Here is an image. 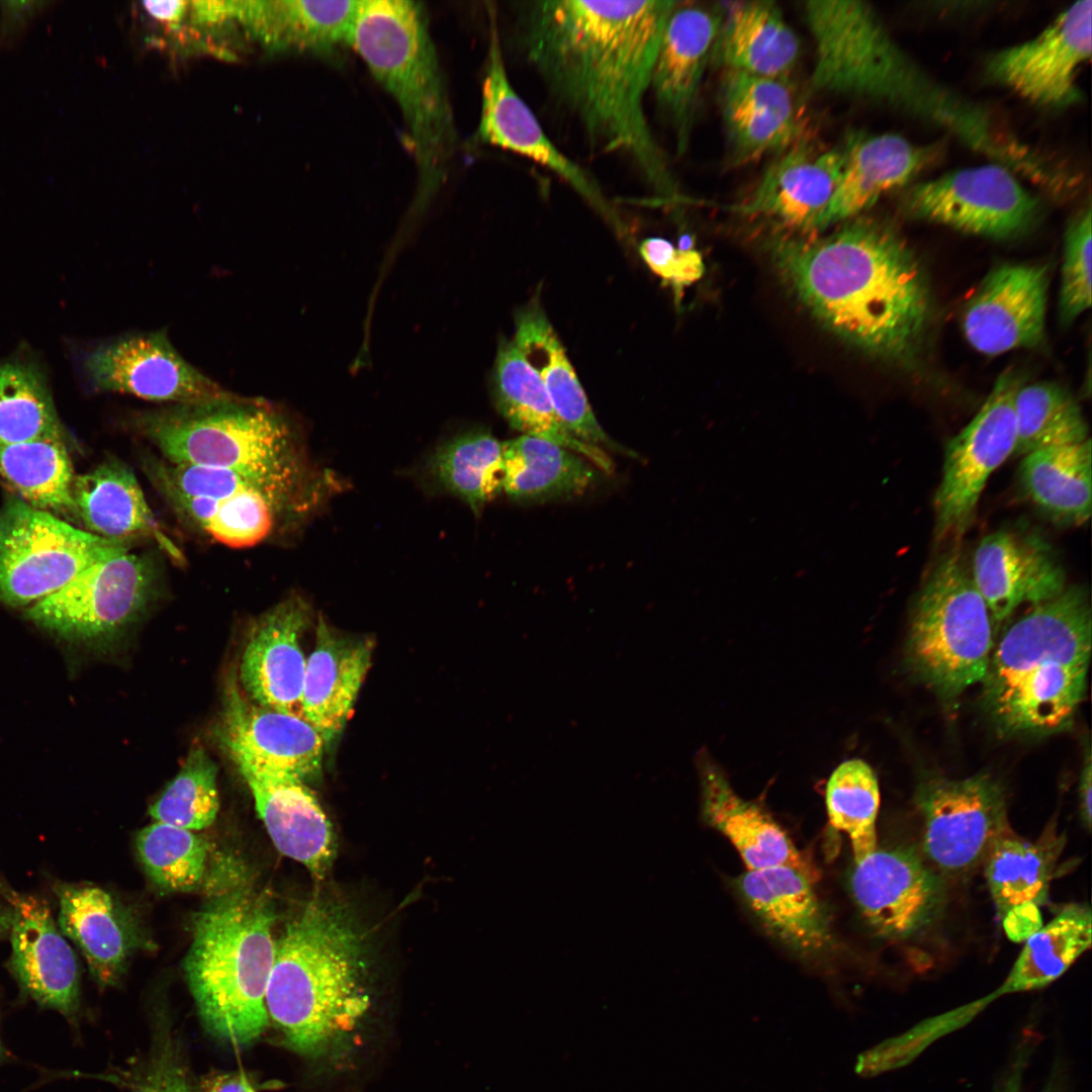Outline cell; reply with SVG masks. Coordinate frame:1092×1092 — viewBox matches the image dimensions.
I'll list each match as a JSON object with an SVG mask.
<instances>
[{"label":"cell","mask_w":1092,"mask_h":1092,"mask_svg":"<svg viewBox=\"0 0 1092 1092\" xmlns=\"http://www.w3.org/2000/svg\"><path fill=\"white\" fill-rule=\"evenodd\" d=\"M374 641L344 634L320 616L305 665L300 715L330 741L350 719L371 666Z\"/></svg>","instance_id":"30"},{"label":"cell","mask_w":1092,"mask_h":1092,"mask_svg":"<svg viewBox=\"0 0 1092 1092\" xmlns=\"http://www.w3.org/2000/svg\"><path fill=\"white\" fill-rule=\"evenodd\" d=\"M1028 1049H1021L1007 1070L1002 1081L996 1087L995 1092H1025L1023 1086V1072L1028 1060ZM1042 1092H1063L1060 1080L1051 1079Z\"/></svg>","instance_id":"54"},{"label":"cell","mask_w":1092,"mask_h":1092,"mask_svg":"<svg viewBox=\"0 0 1092 1092\" xmlns=\"http://www.w3.org/2000/svg\"><path fill=\"white\" fill-rule=\"evenodd\" d=\"M826 807L831 826L848 836L860 863L878 848L880 789L872 767L857 758L839 764L826 785Z\"/></svg>","instance_id":"45"},{"label":"cell","mask_w":1092,"mask_h":1092,"mask_svg":"<svg viewBox=\"0 0 1092 1092\" xmlns=\"http://www.w3.org/2000/svg\"><path fill=\"white\" fill-rule=\"evenodd\" d=\"M1016 442L1013 454L1030 452L1089 439L1088 426L1076 398L1050 381L1022 383L1014 400Z\"/></svg>","instance_id":"44"},{"label":"cell","mask_w":1092,"mask_h":1092,"mask_svg":"<svg viewBox=\"0 0 1092 1092\" xmlns=\"http://www.w3.org/2000/svg\"><path fill=\"white\" fill-rule=\"evenodd\" d=\"M54 891L61 932L81 950L100 986L115 984L124 970L129 934L112 897L91 884L56 883Z\"/></svg>","instance_id":"37"},{"label":"cell","mask_w":1092,"mask_h":1092,"mask_svg":"<svg viewBox=\"0 0 1092 1092\" xmlns=\"http://www.w3.org/2000/svg\"><path fill=\"white\" fill-rule=\"evenodd\" d=\"M906 210L964 233L1006 239L1026 232L1040 211L1038 199L998 163L947 172L913 185Z\"/></svg>","instance_id":"12"},{"label":"cell","mask_w":1092,"mask_h":1092,"mask_svg":"<svg viewBox=\"0 0 1092 1092\" xmlns=\"http://www.w3.org/2000/svg\"><path fill=\"white\" fill-rule=\"evenodd\" d=\"M363 937L341 905L314 897L275 939L265 1004L286 1042L316 1055L368 1010Z\"/></svg>","instance_id":"5"},{"label":"cell","mask_w":1092,"mask_h":1092,"mask_svg":"<svg viewBox=\"0 0 1092 1092\" xmlns=\"http://www.w3.org/2000/svg\"><path fill=\"white\" fill-rule=\"evenodd\" d=\"M1063 845L1053 830L1031 842L1009 828L994 841L984 860L985 876L1001 921L1040 912Z\"/></svg>","instance_id":"38"},{"label":"cell","mask_w":1092,"mask_h":1092,"mask_svg":"<svg viewBox=\"0 0 1092 1092\" xmlns=\"http://www.w3.org/2000/svg\"><path fill=\"white\" fill-rule=\"evenodd\" d=\"M696 764L704 820L728 838L746 871L787 866L816 879L787 832L759 805L738 796L707 752L698 753Z\"/></svg>","instance_id":"29"},{"label":"cell","mask_w":1092,"mask_h":1092,"mask_svg":"<svg viewBox=\"0 0 1092 1092\" xmlns=\"http://www.w3.org/2000/svg\"><path fill=\"white\" fill-rule=\"evenodd\" d=\"M154 583L151 560L122 552L83 569L28 608L26 617L67 640L95 641L135 618L148 603Z\"/></svg>","instance_id":"13"},{"label":"cell","mask_w":1092,"mask_h":1092,"mask_svg":"<svg viewBox=\"0 0 1092 1092\" xmlns=\"http://www.w3.org/2000/svg\"><path fill=\"white\" fill-rule=\"evenodd\" d=\"M712 8L677 2L670 13L653 66L650 91L671 127L677 154L687 150L705 69L721 26Z\"/></svg>","instance_id":"23"},{"label":"cell","mask_w":1092,"mask_h":1092,"mask_svg":"<svg viewBox=\"0 0 1092 1092\" xmlns=\"http://www.w3.org/2000/svg\"><path fill=\"white\" fill-rule=\"evenodd\" d=\"M840 177L822 231L855 217L929 164L931 149L896 133H855L842 147Z\"/></svg>","instance_id":"32"},{"label":"cell","mask_w":1092,"mask_h":1092,"mask_svg":"<svg viewBox=\"0 0 1092 1092\" xmlns=\"http://www.w3.org/2000/svg\"><path fill=\"white\" fill-rule=\"evenodd\" d=\"M310 622L308 604L291 596L254 623L240 665V679L250 700L300 715L306 660L299 640Z\"/></svg>","instance_id":"25"},{"label":"cell","mask_w":1092,"mask_h":1092,"mask_svg":"<svg viewBox=\"0 0 1092 1092\" xmlns=\"http://www.w3.org/2000/svg\"><path fill=\"white\" fill-rule=\"evenodd\" d=\"M144 464L145 471L157 489L168 488L189 496L217 500L240 491L257 489L243 476L229 469L171 463L156 457L146 459Z\"/></svg>","instance_id":"51"},{"label":"cell","mask_w":1092,"mask_h":1092,"mask_svg":"<svg viewBox=\"0 0 1092 1092\" xmlns=\"http://www.w3.org/2000/svg\"><path fill=\"white\" fill-rule=\"evenodd\" d=\"M62 437L48 387L32 367L0 365V445Z\"/></svg>","instance_id":"47"},{"label":"cell","mask_w":1092,"mask_h":1092,"mask_svg":"<svg viewBox=\"0 0 1092 1092\" xmlns=\"http://www.w3.org/2000/svg\"><path fill=\"white\" fill-rule=\"evenodd\" d=\"M1092 914L1087 905L1070 904L1026 940L1004 983L1002 996L1043 988L1063 976L1091 946Z\"/></svg>","instance_id":"41"},{"label":"cell","mask_w":1092,"mask_h":1092,"mask_svg":"<svg viewBox=\"0 0 1092 1092\" xmlns=\"http://www.w3.org/2000/svg\"><path fill=\"white\" fill-rule=\"evenodd\" d=\"M1003 372L972 421L945 447L941 480L933 498L936 543L961 538L971 526L990 475L1014 452V400L1023 383Z\"/></svg>","instance_id":"10"},{"label":"cell","mask_w":1092,"mask_h":1092,"mask_svg":"<svg viewBox=\"0 0 1092 1092\" xmlns=\"http://www.w3.org/2000/svg\"><path fill=\"white\" fill-rule=\"evenodd\" d=\"M130 424L166 461L240 474L283 523L308 518L343 486L333 471L312 465L290 421L261 397L146 410Z\"/></svg>","instance_id":"3"},{"label":"cell","mask_w":1092,"mask_h":1092,"mask_svg":"<svg viewBox=\"0 0 1092 1092\" xmlns=\"http://www.w3.org/2000/svg\"><path fill=\"white\" fill-rule=\"evenodd\" d=\"M804 12L815 46L811 92L891 106L946 130L986 158L1001 151L1003 123L986 106L925 71L870 4L808 1Z\"/></svg>","instance_id":"4"},{"label":"cell","mask_w":1092,"mask_h":1092,"mask_svg":"<svg viewBox=\"0 0 1092 1092\" xmlns=\"http://www.w3.org/2000/svg\"><path fill=\"white\" fill-rule=\"evenodd\" d=\"M842 164V148L821 150L800 138L779 153L746 202L735 209L802 236L818 234Z\"/></svg>","instance_id":"22"},{"label":"cell","mask_w":1092,"mask_h":1092,"mask_svg":"<svg viewBox=\"0 0 1092 1092\" xmlns=\"http://www.w3.org/2000/svg\"><path fill=\"white\" fill-rule=\"evenodd\" d=\"M146 10L155 18L167 21L176 22L181 19L185 13L188 3L185 1H146L143 3Z\"/></svg>","instance_id":"57"},{"label":"cell","mask_w":1092,"mask_h":1092,"mask_svg":"<svg viewBox=\"0 0 1092 1092\" xmlns=\"http://www.w3.org/2000/svg\"><path fill=\"white\" fill-rule=\"evenodd\" d=\"M994 622L961 551L953 547L924 577L910 612L907 665L944 699L982 682L994 649Z\"/></svg>","instance_id":"8"},{"label":"cell","mask_w":1092,"mask_h":1092,"mask_svg":"<svg viewBox=\"0 0 1092 1092\" xmlns=\"http://www.w3.org/2000/svg\"><path fill=\"white\" fill-rule=\"evenodd\" d=\"M503 491L525 503L581 494L601 471L581 455L530 435L503 442Z\"/></svg>","instance_id":"39"},{"label":"cell","mask_w":1092,"mask_h":1092,"mask_svg":"<svg viewBox=\"0 0 1092 1092\" xmlns=\"http://www.w3.org/2000/svg\"><path fill=\"white\" fill-rule=\"evenodd\" d=\"M154 1082L161 1092H190L186 1083L176 1074L163 1073Z\"/></svg>","instance_id":"58"},{"label":"cell","mask_w":1092,"mask_h":1092,"mask_svg":"<svg viewBox=\"0 0 1092 1092\" xmlns=\"http://www.w3.org/2000/svg\"><path fill=\"white\" fill-rule=\"evenodd\" d=\"M492 388L495 406L512 429L550 440L581 455L602 472L613 473V460L605 450L575 439L561 425L542 380L514 341L499 343Z\"/></svg>","instance_id":"36"},{"label":"cell","mask_w":1092,"mask_h":1092,"mask_svg":"<svg viewBox=\"0 0 1092 1092\" xmlns=\"http://www.w3.org/2000/svg\"><path fill=\"white\" fill-rule=\"evenodd\" d=\"M276 848L323 880L336 856L331 822L313 792L293 777L239 767Z\"/></svg>","instance_id":"26"},{"label":"cell","mask_w":1092,"mask_h":1092,"mask_svg":"<svg viewBox=\"0 0 1092 1092\" xmlns=\"http://www.w3.org/2000/svg\"><path fill=\"white\" fill-rule=\"evenodd\" d=\"M430 470L440 485L478 516L503 491V442L484 430L463 433L436 450Z\"/></svg>","instance_id":"43"},{"label":"cell","mask_w":1092,"mask_h":1092,"mask_svg":"<svg viewBox=\"0 0 1092 1092\" xmlns=\"http://www.w3.org/2000/svg\"><path fill=\"white\" fill-rule=\"evenodd\" d=\"M0 474L28 505L76 517L75 476L62 437L0 445Z\"/></svg>","instance_id":"42"},{"label":"cell","mask_w":1092,"mask_h":1092,"mask_svg":"<svg viewBox=\"0 0 1092 1092\" xmlns=\"http://www.w3.org/2000/svg\"><path fill=\"white\" fill-rule=\"evenodd\" d=\"M800 55L797 34L771 1L732 2L712 58L725 72L787 79Z\"/></svg>","instance_id":"34"},{"label":"cell","mask_w":1092,"mask_h":1092,"mask_svg":"<svg viewBox=\"0 0 1092 1092\" xmlns=\"http://www.w3.org/2000/svg\"><path fill=\"white\" fill-rule=\"evenodd\" d=\"M812 879L791 867L746 871L738 893L761 926L792 950L806 957L833 949L835 937Z\"/></svg>","instance_id":"28"},{"label":"cell","mask_w":1092,"mask_h":1092,"mask_svg":"<svg viewBox=\"0 0 1092 1092\" xmlns=\"http://www.w3.org/2000/svg\"><path fill=\"white\" fill-rule=\"evenodd\" d=\"M514 343L542 380L554 412L575 439L598 448L638 458L614 441L599 424L558 336L537 299L515 315Z\"/></svg>","instance_id":"31"},{"label":"cell","mask_w":1092,"mask_h":1092,"mask_svg":"<svg viewBox=\"0 0 1092 1092\" xmlns=\"http://www.w3.org/2000/svg\"><path fill=\"white\" fill-rule=\"evenodd\" d=\"M771 255L794 294L842 340L898 363L921 348L932 310L928 281L890 226L846 220L825 236L781 237Z\"/></svg>","instance_id":"2"},{"label":"cell","mask_w":1092,"mask_h":1092,"mask_svg":"<svg viewBox=\"0 0 1092 1092\" xmlns=\"http://www.w3.org/2000/svg\"><path fill=\"white\" fill-rule=\"evenodd\" d=\"M73 499L76 517L88 532L117 541L150 538L174 559L183 560L153 515L133 471L123 462L107 460L76 476Z\"/></svg>","instance_id":"33"},{"label":"cell","mask_w":1092,"mask_h":1092,"mask_svg":"<svg viewBox=\"0 0 1092 1092\" xmlns=\"http://www.w3.org/2000/svg\"><path fill=\"white\" fill-rule=\"evenodd\" d=\"M3 1057H4V1051H3V1048H2V1044H1V1041H0V1061L3 1059Z\"/></svg>","instance_id":"61"},{"label":"cell","mask_w":1092,"mask_h":1092,"mask_svg":"<svg viewBox=\"0 0 1092 1092\" xmlns=\"http://www.w3.org/2000/svg\"><path fill=\"white\" fill-rule=\"evenodd\" d=\"M358 5V0L237 1V18L269 49L330 56L349 46Z\"/></svg>","instance_id":"35"},{"label":"cell","mask_w":1092,"mask_h":1092,"mask_svg":"<svg viewBox=\"0 0 1092 1092\" xmlns=\"http://www.w3.org/2000/svg\"><path fill=\"white\" fill-rule=\"evenodd\" d=\"M488 43L481 110L474 140L521 155L551 171L616 231L624 224L597 179L550 140L529 105L513 87L506 69L496 8L487 6Z\"/></svg>","instance_id":"11"},{"label":"cell","mask_w":1092,"mask_h":1092,"mask_svg":"<svg viewBox=\"0 0 1092 1092\" xmlns=\"http://www.w3.org/2000/svg\"><path fill=\"white\" fill-rule=\"evenodd\" d=\"M1079 804L1080 817L1084 827H1091V803H1092V760L1091 750L1088 745L1079 780Z\"/></svg>","instance_id":"56"},{"label":"cell","mask_w":1092,"mask_h":1092,"mask_svg":"<svg viewBox=\"0 0 1092 1092\" xmlns=\"http://www.w3.org/2000/svg\"><path fill=\"white\" fill-rule=\"evenodd\" d=\"M278 520L270 502L251 488L220 499L203 532L229 547L247 548L266 539Z\"/></svg>","instance_id":"49"},{"label":"cell","mask_w":1092,"mask_h":1092,"mask_svg":"<svg viewBox=\"0 0 1092 1092\" xmlns=\"http://www.w3.org/2000/svg\"><path fill=\"white\" fill-rule=\"evenodd\" d=\"M18 498L0 512V601L28 606L53 595L89 565L129 550Z\"/></svg>","instance_id":"9"},{"label":"cell","mask_w":1092,"mask_h":1092,"mask_svg":"<svg viewBox=\"0 0 1092 1092\" xmlns=\"http://www.w3.org/2000/svg\"><path fill=\"white\" fill-rule=\"evenodd\" d=\"M1091 203L1071 220L1065 235L1061 270L1060 318L1073 323L1091 306Z\"/></svg>","instance_id":"50"},{"label":"cell","mask_w":1092,"mask_h":1092,"mask_svg":"<svg viewBox=\"0 0 1092 1092\" xmlns=\"http://www.w3.org/2000/svg\"><path fill=\"white\" fill-rule=\"evenodd\" d=\"M970 574L994 624L1021 605L1041 604L1067 587L1065 569L1050 543L1019 527L986 535L975 550Z\"/></svg>","instance_id":"20"},{"label":"cell","mask_w":1092,"mask_h":1092,"mask_svg":"<svg viewBox=\"0 0 1092 1092\" xmlns=\"http://www.w3.org/2000/svg\"><path fill=\"white\" fill-rule=\"evenodd\" d=\"M403 117L418 167L411 209L421 214L443 185L456 146L453 112L422 3L359 1L349 38Z\"/></svg>","instance_id":"6"},{"label":"cell","mask_w":1092,"mask_h":1092,"mask_svg":"<svg viewBox=\"0 0 1092 1092\" xmlns=\"http://www.w3.org/2000/svg\"><path fill=\"white\" fill-rule=\"evenodd\" d=\"M220 743L237 767L284 774L303 782L322 768L325 739L303 717L260 706L231 678Z\"/></svg>","instance_id":"18"},{"label":"cell","mask_w":1092,"mask_h":1092,"mask_svg":"<svg viewBox=\"0 0 1092 1092\" xmlns=\"http://www.w3.org/2000/svg\"><path fill=\"white\" fill-rule=\"evenodd\" d=\"M720 97L734 165L779 154L801 138L800 113L787 79L725 72Z\"/></svg>","instance_id":"27"},{"label":"cell","mask_w":1092,"mask_h":1092,"mask_svg":"<svg viewBox=\"0 0 1092 1092\" xmlns=\"http://www.w3.org/2000/svg\"><path fill=\"white\" fill-rule=\"evenodd\" d=\"M915 802L924 822V851L948 873L984 861L994 841L1010 828L1003 787L987 774L924 778Z\"/></svg>","instance_id":"14"},{"label":"cell","mask_w":1092,"mask_h":1092,"mask_svg":"<svg viewBox=\"0 0 1092 1092\" xmlns=\"http://www.w3.org/2000/svg\"><path fill=\"white\" fill-rule=\"evenodd\" d=\"M151 1084L152 1085H147V1086L142 1087V1089L139 1092H161L154 1081Z\"/></svg>","instance_id":"60"},{"label":"cell","mask_w":1092,"mask_h":1092,"mask_svg":"<svg viewBox=\"0 0 1092 1092\" xmlns=\"http://www.w3.org/2000/svg\"><path fill=\"white\" fill-rule=\"evenodd\" d=\"M90 384L101 391L171 404L237 396L187 362L164 331L135 332L97 345L84 360Z\"/></svg>","instance_id":"15"},{"label":"cell","mask_w":1092,"mask_h":1092,"mask_svg":"<svg viewBox=\"0 0 1092 1092\" xmlns=\"http://www.w3.org/2000/svg\"><path fill=\"white\" fill-rule=\"evenodd\" d=\"M1092 51V1H1078L1032 39L994 53L987 73L1027 101L1046 108L1078 103L1076 76Z\"/></svg>","instance_id":"16"},{"label":"cell","mask_w":1092,"mask_h":1092,"mask_svg":"<svg viewBox=\"0 0 1092 1092\" xmlns=\"http://www.w3.org/2000/svg\"><path fill=\"white\" fill-rule=\"evenodd\" d=\"M850 887L868 924L890 938H906L922 930L943 903L939 878L906 848H877L855 864Z\"/></svg>","instance_id":"19"},{"label":"cell","mask_w":1092,"mask_h":1092,"mask_svg":"<svg viewBox=\"0 0 1092 1092\" xmlns=\"http://www.w3.org/2000/svg\"><path fill=\"white\" fill-rule=\"evenodd\" d=\"M51 4V1H0V46L15 40Z\"/></svg>","instance_id":"53"},{"label":"cell","mask_w":1092,"mask_h":1092,"mask_svg":"<svg viewBox=\"0 0 1092 1092\" xmlns=\"http://www.w3.org/2000/svg\"><path fill=\"white\" fill-rule=\"evenodd\" d=\"M672 0L527 1L518 8L519 47L553 99L600 153L632 162L661 197L678 184L645 111Z\"/></svg>","instance_id":"1"},{"label":"cell","mask_w":1092,"mask_h":1092,"mask_svg":"<svg viewBox=\"0 0 1092 1092\" xmlns=\"http://www.w3.org/2000/svg\"><path fill=\"white\" fill-rule=\"evenodd\" d=\"M200 1092H256L242 1073H219L203 1080Z\"/></svg>","instance_id":"55"},{"label":"cell","mask_w":1092,"mask_h":1092,"mask_svg":"<svg viewBox=\"0 0 1092 1092\" xmlns=\"http://www.w3.org/2000/svg\"><path fill=\"white\" fill-rule=\"evenodd\" d=\"M136 849L147 875L160 889L185 893L201 886L209 851L201 835L154 822L139 832Z\"/></svg>","instance_id":"46"},{"label":"cell","mask_w":1092,"mask_h":1092,"mask_svg":"<svg viewBox=\"0 0 1092 1092\" xmlns=\"http://www.w3.org/2000/svg\"><path fill=\"white\" fill-rule=\"evenodd\" d=\"M217 766L202 747L193 748L176 778L150 807L155 822L187 830L210 826L217 815Z\"/></svg>","instance_id":"48"},{"label":"cell","mask_w":1092,"mask_h":1092,"mask_svg":"<svg viewBox=\"0 0 1092 1092\" xmlns=\"http://www.w3.org/2000/svg\"><path fill=\"white\" fill-rule=\"evenodd\" d=\"M275 913L268 900L235 885L195 913L184 972L208 1030L246 1045L269 1024L265 997L273 967Z\"/></svg>","instance_id":"7"},{"label":"cell","mask_w":1092,"mask_h":1092,"mask_svg":"<svg viewBox=\"0 0 1092 1092\" xmlns=\"http://www.w3.org/2000/svg\"><path fill=\"white\" fill-rule=\"evenodd\" d=\"M12 921V905L7 899L5 889L0 888V938L10 931Z\"/></svg>","instance_id":"59"},{"label":"cell","mask_w":1092,"mask_h":1092,"mask_svg":"<svg viewBox=\"0 0 1092 1092\" xmlns=\"http://www.w3.org/2000/svg\"><path fill=\"white\" fill-rule=\"evenodd\" d=\"M1089 663L1060 655L1029 658L982 682L983 708L1002 736L1062 731L1084 698Z\"/></svg>","instance_id":"17"},{"label":"cell","mask_w":1092,"mask_h":1092,"mask_svg":"<svg viewBox=\"0 0 1092 1092\" xmlns=\"http://www.w3.org/2000/svg\"><path fill=\"white\" fill-rule=\"evenodd\" d=\"M1091 440L1050 447L1023 456L1019 485L1053 522L1079 526L1091 516Z\"/></svg>","instance_id":"40"},{"label":"cell","mask_w":1092,"mask_h":1092,"mask_svg":"<svg viewBox=\"0 0 1092 1092\" xmlns=\"http://www.w3.org/2000/svg\"><path fill=\"white\" fill-rule=\"evenodd\" d=\"M13 908L10 967L23 991L41 1006L71 1018L79 1005L77 958L47 902L5 889Z\"/></svg>","instance_id":"24"},{"label":"cell","mask_w":1092,"mask_h":1092,"mask_svg":"<svg viewBox=\"0 0 1092 1092\" xmlns=\"http://www.w3.org/2000/svg\"><path fill=\"white\" fill-rule=\"evenodd\" d=\"M1048 268L1003 264L981 282L967 303L963 330L978 352L995 356L1037 346L1044 337Z\"/></svg>","instance_id":"21"},{"label":"cell","mask_w":1092,"mask_h":1092,"mask_svg":"<svg viewBox=\"0 0 1092 1092\" xmlns=\"http://www.w3.org/2000/svg\"><path fill=\"white\" fill-rule=\"evenodd\" d=\"M639 253L651 271L672 287L676 300H680L684 288L698 281L705 271L700 252L675 248L665 239H645Z\"/></svg>","instance_id":"52"}]
</instances>
